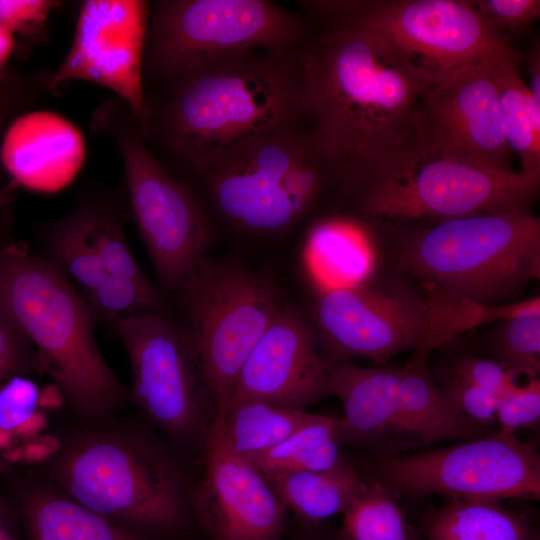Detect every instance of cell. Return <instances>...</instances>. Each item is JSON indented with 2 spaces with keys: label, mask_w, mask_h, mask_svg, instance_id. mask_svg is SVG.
Instances as JSON below:
<instances>
[{
  "label": "cell",
  "mask_w": 540,
  "mask_h": 540,
  "mask_svg": "<svg viewBox=\"0 0 540 540\" xmlns=\"http://www.w3.org/2000/svg\"><path fill=\"white\" fill-rule=\"evenodd\" d=\"M303 68L309 125L340 166L349 201L413 145L418 105L437 79L359 28L322 27Z\"/></svg>",
  "instance_id": "1"
},
{
  "label": "cell",
  "mask_w": 540,
  "mask_h": 540,
  "mask_svg": "<svg viewBox=\"0 0 540 540\" xmlns=\"http://www.w3.org/2000/svg\"><path fill=\"white\" fill-rule=\"evenodd\" d=\"M303 49L228 55L146 87V146L192 177L252 137L309 124Z\"/></svg>",
  "instance_id": "2"
},
{
  "label": "cell",
  "mask_w": 540,
  "mask_h": 540,
  "mask_svg": "<svg viewBox=\"0 0 540 540\" xmlns=\"http://www.w3.org/2000/svg\"><path fill=\"white\" fill-rule=\"evenodd\" d=\"M192 178L212 223L250 237L286 234L347 200L343 172L309 124L252 137Z\"/></svg>",
  "instance_id": "3"
},
{
  "label": "cell",
  "mask_w": 540,
  "mask_h": 540,
  "mask_svg": "<svg viewBox=\"0 0 540 540\" xmlns=\"http://www.w3.org/2000/svg\"><path fill=\"white\" fill-rule=\"evenodd\" d=\"M522 309L521 302L476 306L389 266L359 284L321 289L312 323L328 362L365 357L383 366L408 350L431 353L477 326Z\"/></svg>",
  "instance_id": "4"
},
{
  "label": "cell",
  "mask_w": 540,
  "mask_h": 540,
  "mask_svg": "<svg viewBox=\"0 0 540 540\" xmlns=\"http://www.w3.org/2000/svg\"><path fill=\"white\" fill-rule=\"evenodd\" d=\"M388 229L391 267L481 307L515 301L540 277V218L513 209Z\"/></svg>",
  "instance_id": "5"
},
{
  "label": "cell",
  "mask_w": 540,
  "mask_h": 540,
  "mask_svg": "<svg viewBox=\"0 0 540 540\" xmlns=\"http://www.w3.org/2000/svg\"><path fill=\"white\" fill-rule=\"evenodd\" d=\"M0 302L76 411L97 417L124 404L127 390L96 344L85 298L46 257L18 243L0 248Z\"/></svg>",
  "instance_id": "6"
},
{
  "label": "cell",
  "mask_w": 540,
  "mask_h": 540,
  "mask_svg": "<svg viewBox=\"0 0 540 540\" xmlns=\"http://www.w3.org/2000/svg\"><path fill=\"white\" fill-rule=\"evenodd\" d=\"M52 478L74 501L145 534L174 533L186 518L180 465L165 446L136 431L79 437L55 460Z\"/></svg>",
  "instance_id": "7"
},
{
  "label": "cell",
  "mask_w": 540,
  "mask_h": 540,
  "mask_svg": "<svg viewBox=\"0 0 540 540\" xmlns=\"http://www.w3.org/2000/svg\"><path fill=\"white\" fill-rule=\"evenodd\" d=\"M540 178L502 172L412 145L348 203L374 226L432 224L530 209Z\"/></svg>",
  "instance_id": "8"
},
{
  "label": "cell",
  "mask_w": 540,
  "mask_h": 540,
  "mask_svg": "<svg viewBox=\"0 0 540 540\" xmlns=\"http://www.w3.org/2000/svg\"><path fill=\"white\" fill-rule=\"evenodd\" d=\"M96 132L109 137L122 160L130 212L155 271L176 290L208 255L214 225L188 182L175 177L146 146L139 119L118 98L92 116Z\"/></svg>",
  "instance_id": "9"
},
{
  "label": "cell",
  "mask_w": 540,
  "mask_h": 540,
  "mask_svg": "<svg viewBox=\"0 0 540 540\" xmlns=\"http://www.w3.org/2000/svg\"><path fill=\"white\" fill-rule=\"evenodd\" d=\"M314 35L299 15L268 0L150 1L143 84L250 50H299Z\"/></svg>",
  "instance_id": "10"
},
{
  "label": "cell",
  "mask_w": 540,
  "mask_h": 540,
  "mask_svg": "<svg viewBox=\"0 0 540 540\" xmlns=\"http://www.w3.org/2000/svg\"><path fill=\"white\" fill-rule=\"evenodd\" d=\"M176 290L215 398L216 417L249 354L286 303L260 271L208 256Z\"/></svg>",
  "instance_id": "11"
},
{
  "label": "cell",
  "mask_w": 540,
  "mask_h": 540,
  "mask_svg": "<svg viewBox=\"0 0 540 540\" xmlns=\"http://www.w3.org/2000/svg\"><path fill=\"white\" fill-rule=\"evenodd\" d=\"M299 6L321 27L376 33L438 79L489 56L506 38L467 0H310Z\"/></svg>",
  "instance_id": "12"
},
{
  "label": "cell",
  "mask_w": 540,
  "mask_h": 540,
  "mask_svg": "<svg viewBox=\"0 0 540 540\" xmlns=\"http://www.w3.org/2000/svg\"><path fill=\"white\" fill-rule=\"evenodd\" d=\"M374 471L376 481L395 497L540 498L539 453L515 432L505 430L443 448L376 458Z\"/></svg>",
  "instance_id": "13"
},
{
  "label": "cell",
  "mask_w": 540,
  "mask_h": 540,
  "mask_svg": "<svg viewBox=\"0 0 540 540\" xmlns=\"http://www.w3.org/2000/svg\"><path fill=\"white\" fill-rule=\"evenodd\" d=\"M115 327L129 356L137 405L178 442L205 437L216 402L186 327L163 314L131 318Z\"/></svg>",
  "instance_id": "14"
},
{
  "label": "cell",
  "mask_w": 540,
  "mask_h": 540,
  "mask_svg": "<svg viewBox=\"0 0 540 540\" xmlns=\"http://www.w3.org/2000/svg\"><path fill=\"white\" fill-rule=\"evenodd\" d=\"M490 55L438 78L426 91L415 114L413 145L494 170L515 172Z\"/></svg>",
  "instance_id": "15"
},
{
  "label": "cell",
  "mask_w": 540,
  "mask_h": 540,
  "mask_svg": "<svg viewBox=\"0 0 540 540\" xmlns=\"http://www.w3.org/2000/svg\"><path fill=\"white\" fill-rule=\"evenodd\" d=\"M150 1L86 0L80 5L71 47L51 73V89L74 80L116 94L141 123L147 112L143 60Z\"/></svg>",
  "instance_id": "16"
},
{
  "label": "cell",
  "mask_w": 540,
  "mask_h": 540,
  "mask_svg": "<svg viewBox=\"0 0 540 540\" xmlns=\"http://www.w3.org/2000/svg\"><path fill=\"white\" fill-rule=\"evenodd\" d=\"M331 365L313 323L286 304L249 354L227 405L257 399L305 410L332 395Z\"/></svg>",
  "instance_id": "17"
},
{
  "label": "cell",
  "mask_w": 540,
  "mask_h": 540,
  "mask_svg": "<svg viewBox=\"0 0 540 540\" xmlns=\"http://www.w3.org/2000/svg\"><path fill=\"white\" fill-rule=\"evenodd\" d=\"M206 469L189 495L198 521L211 540H280L287 508L264 475L227 451L216 434H205Z\"/></svg>",
  "instance_id": "18"
},
{
  "label": "cell",
  "mask_w": 540,
  "mask_h": 540,
  "mask_svg": "<svg viewBox=\"0 0 540 540\" xmlns=\"http://www.w3.org/2000/svg\"><path fill=\"white\" fill-rule=\"evenodd\" d=\"M399 380V368L332 363L331 394L339 398L343 408L338 427L340 444L365 447L376 458L409 452L403 431Z\"/></svg>",
  "instance_id": "19"
},
{
  "label": "cell",
  "mask_w": 540,
  "mask_h": 540,
  "mask_svg": "<svg viewBox=\"0 0 540 540\" xmlns=\"http://www.w3.org/2000/svg\"><path fill=\"white\" fill-rule=\"evenodd\" d=\"M305 244L308 267L322 289L359 284L378 269L366 228L357 218H319Z\"/></svg>",
  "instance_id": "20"
},
{
  "label": "cell",
  "mask_w": 540,
  "mask_h": 540,
  "mask_svg": "<svg viewBox=\"0 0 540 540\" xmlns=\"http://www.w3.org/2000/svg\"><path fill=\"white\" fill-rule=\"evenodd\" d=\"M20 515L26 540H153L49 490L27 492Z\"/></svg>",
  "instance_id": "21"
},
{
  "label": "cell",
  "mask_w": 540,
  "mask_h": 540,
  "mask_svg": "<svg viewBox=\"0 0 540 540\" xmlns=\"http://www.w3.org/2000/svg\"><path fill=\"white\" fill-rule=\"evenodd\" d=\"M508 145L519 158L520 173L540 178V105L519 68L516 51L505 41L490 55Z\"/></svg>",
  "instance_id": "22"
},
{
  "label": "cell",
  "mask_w": 540,
  "mask_h": 540,
  "mask_svg": "<svg viewBox=\"0 0 540 540\" xmlns=\"http://www.w3.org/2000/svg\"><path fill=\"white\" fill-rule=\"evenodd\" d=\"M287 510L306 525L344 511L363 490L366 481L346 460L322 471H292L263 474Z\"/></svg>",
  "instance_id": "23"
},
{
  "label": "cell",
  "mask_w": 540,
  "mask_h": 540,
  "mask_svg": "<svg viewBox=\"0 0 540 540\" xmlns=\"http://www.w3.org/2000/svg\"><path fill=\"white\" fill-rule=\"evenodd\" d=\"M317 415L262 400L244 399L228 404L221 415L214 417L209 428L227 451L245 456L280 444Z\"/></svg>",
  "instance_id": "24"
},
{
  "label": "cell",
  "mask_w": 540,
  "mask_h": 540,
  "mask_svg": "<svg viewBox=\"0 0 540 540\" xmlns=\"http://www.w3.org/2000/svg\"><path fill=\"white\" fill-rule=\"evenodd\" d=\"M427 540H538L528 519L499 501L451 499L424 520Z\"/></svg>",
  "instance_id": "25"
},
{
  "label": "cell",
  "mask_w": 540,
  "mask_h": 540,
  "mask_svg": "<svg viewBox=\"0 0 540 540\" xmlns=\"http://www.w3.org/2000/svg\"><path fill=\"white\" fill-rule=\"evenodd\" d=\"M339 421L317 415L280 444L240 457L262 474L332 469L346 460L340 452Z\"/></svg>",
  "instance_id": "26"
},
{
  "label": "cell",
  "mask_w": 540,
  "mask_h": 540,
  "mask_svg": "<svg viewBox=\"0 0 540 540\" xmlns=\"http://www.w3.org/2000/svg\"><path fill=\"white\" fill-rule=\"evenodd\" d=\"M44 237L48 250L45 257L82 295L101 283L105 272L92 236L86 195L68 215L48 224Z\"/></svg>",
  "instance_id": "27"
},
{
  "label": "cell",
  "mask_w": 540,
  "mask_h": 540,
  "mask_svg": "<svg viewBox=\"0 0 540 540\" xmlns=\"http://www.w3.org/2000/svg\"><path fill=\"white\" fill-rule=\"evenodd\" d=\"M485 350L514 375L538 378L540 373V301L511 317L490 323Z\"/></svg>",
  "instance_id": "28"
},
{
  "label": "cell",
  "mask_w": 540,
  "mask_h": 540,
  "mask_svg": "<svg viewBox=\"0 0 540 540\" xmlns=\"http://www.w3.org/2000/svg\"><path fill=\"white\" fill-rule=\"evenodd\" d=\"M343 514L345 540H415L396 497L378 481L366 482Z\"/></svg>",
  "instance_id": "29"
},
{
  "label": "cell",
  "mask_w": 540,
  "mask_h": 540,
  "mask_svg": "<svg viewBox=\"0 0 540 540\" xmlns=\"http://www.w3.org/2000/svg\"><path fill=\"white\" fill-rule=\"evenodd\" d=\"M96 322L117 325L131 318L163 314V300L149 282L104 277L100 284L83 294Z\"/></svg>",
  "instance_id": "30"
},
{
  "label": "cell",
  "mask_w": 540,
  "mask_h": 540,
  "mask_svg": "<svg viewBox=\"0 0 540 540\" xmlns=\"http://www.w3.org/2000/svg\"><path fill=\"white\" fill-rule=\"evenodd\" d=\"M47 96L54 94L51 73L46 70L23 74L7 72L0 78V149L15 120L30 113Z\"/></svg>",
  "instance_id": "31"
},
{
  "label": "cell",
  "mask_w": 540,
  "mask_h": 540,
  "mask_svg": "<svg viewBox=\"0 0 540 540\" xmlns=\"http://www.w3.org/2000/svg\"><path fill=\"white\" fill-rule=\"evenodd\" d=\"M436 370L476 385L498 397L518 385L516 377L499 364L487 357L469 352L447 358Z\"/></svg>",
  "instance_id": "32"
},
{
  "label": "cell",
  "mask_w": 540,
  "mask_h": 540,
  "mask_svg": "<svg viewBox=\"0 0 540 540\" xmlns=\"http://www.w3.org/2000/svg\"><path fill=\"white\" fill-rule=\"evenodd\" d=\"M432 375L440 389L464 415L480 425L494 427L500 397L437 370Z\"/></svg>",
  "instance_id": "33"
},
{
  "label": "cell",
  "mask_w": 540,
  "mask_h": 540,
  "mask_svg": "<svg viewBox=\"0 0 540 540\" xmlns=\"http://www.w3.org/2000/svg\"><path fill=\"white\" fill-rule=\"evenodd\" d=\"M38 369L37 353L0 302V385Z\"/></svg>",
  "instance_id": "34"
},
{
  "label": "cell",
  "mask_w": 540,
  "mask_h": 540,
  "mask_svg": "<svg viewBox=\"0 0 540 540\" xmlns=\"http://www.w3.org/2000/svg\"><path fill=\"white\" fill-rule=\"evenodd\" d=\"M61 4L55 0H0V22L14 35L43 42L49 15Z\"/></svg>",
  "instance_id": "35"
},
{
  "label": "cell",
  "mask_w": 540,
  "mask_h": 540,
  "mask_svg": "<svg viewBox=\"0 0 540 540\" xmlns=\"http://www.w3.org/2000/svg\"><path fill=\"white\" fill-rule=\"evenodd\" d=\"M540 419V380L530 379L517 385L499 398L496 422L499 430L515 432L516 429L535 426Z\"/></svg>",
  "instance_id": "36"
},
{
  "label": "cell",
  "mask_w": 540,
  "mask_h": 540,
  "mask_svg": "<svg viewBox=\"0 0 540 540\" xmlns=\"http://www.w3.org/2000/svg\"><path fill=\"white\" fill-rule=\"evenodd\" d=\"M475 10L494 29L514 33L527 29L540 16L539 0H477Z\"/></svg>",
  "instance_id": "37"
},
{
  "label": "cell",
  "mask_w": 540,
  "mask_h": 540,
  "mask_svg": "<svg viewBox=\"0 0 540 540\" xmlns=\"http://www.w3.org/2000/svg\"><path fill=\"white\" fill-rule=\"evenodd\" d=\"M39 390L24 376L10 378L0 386V428L13 431L36 410Z\"/></svg>",
  "instance_id": "38"
},
{
  "label": "cell",
  "mask_w": 540,
  "mask_h": 540,
  "mask_svg": "<svg viewBox=\"0 0 540 540\" xmlns=\"http://www.w3.org/2000/svg\"><path fill=\"white\" fill-rule=\"evenodd\" d=\"M23 462L29 464L43 463L61 450L59 439L52 435H39L28 439L22 445Z\"/></svg>",
  "instance_id": "39"
},
{
  "label": "cell",
  "mask_w": 540,
  "mask_h": 540,
  "mask_svg": "<svg viewBox=\"0 0 540 540\" xmlns=\"http://www.w3.org/2000/svg\"><path fill=\"white\" fill-rule=\"evenodd\" d=\"M526 68L529 78L528 88L535 102L540 105V45L534 39L526 54Z\"/></svg>",
  "instance_id": "40"
},
{
  "label": "cell",
  "mask_w": 540,
  "mask_h": 540,
  "mask_svg": "<svg viewBox=\"0 0 540 540\" xmlns=\"http://www.w3.org/2000/svg\"><path fill=\"white\" fill-rule=\"evenodd\" d=\"M17 519L16 510L0 496V540H19Z\"/></svg>",
  "instance_id": "41"
},
{
  "label": "cell",
  "mask_w": 540,
  "mask_h": 540,
  "mask_svg": "<svg viewBox=\"0 0 540 540\" xmlns=\"http://www.w3.org/2000/svg\"><path fill=\"white\" fill-rule=\"evenodd\" d=\"M48 426V418L41 410H36L26 421L17 426L13 433L16 438L32 439L40 435Z\"/></svg>",
  "instance_id": "42"
},
{
  "label": "cell",
  "mask_w": 540,
  "mask_h": 540,
  "mask_svg": "<svg viewBox=\"0 0 540 540\" xmlns=\"http://www.w3.org/2000/svg\"><path fill=\"white\" fill-rule=\"evenodd\" d=\"M65 401L64 392L53 383L39 390L37 407L43 410H59L64 406Z\"/></svg>",
  "instance_id": "43"
},
{
  "label": "cell",
  "mask_w": 540,
  "mask_h": 540,
  "mask_svg": "<svg viewBox=\"0 0 540 540\" xmlns=\"http://www.w3.org/2000/svg\"><path fill=\"white\" fill-rule=\"evenodd\" d=\"M15 46V35L0 22V78L6 71L7 63L13 53Z\"/></svg>",
  "instance_id": "44"
},
{
  "label": "cell",
  "mask_w": 540,
  "mask_h": 540,
  "mask_svg": "<svg viewBox=\"0 0 540 540\" xmlns=\"http://www.w3.org/2000/svg\"><path fill=\"white\" fill-rule=\"evenodd\" d=\"M289 540H345L341 531L333 533L318 529V525L307 526L306 530Z\"/></svg>",
  "instance_id": "45"
},
{
  "label": "cell",
  "mask_w": 540,
  "mask_h": 540,
  "mask_svg": "<svg viewBox=\"0 0 540 540\" xmlns=\"http://www.w3.org/2000/svg\"><path fill=\"white\" fill-rule=\"evenodd\" d=\"M17 186L18 185L15 182L13 183V181L0 186V224L4 220V217L15 197V190Z\"/></svg>",
  "instance_id": "46"
},
{
  "label": "cell",
  "mask_w": 540,
  "mask_h": 540,
  "mask_svg": "<svg viewBox=\"0 0 540 540\" xmlns=\"http://www.w3.org/2000/svg\"><path fill=\"white\" fill-rule=\"evenodd\" d=\"M4 459L8 463H19L23 461V447L22 445H12L5 449L2 453Z\"/></svg>",
  "instance_id": "47"
},
{
  "label": "cell",
  "mask_w": 540,
  "mask_h": 540,
  "mask_svg": "<svg viewBox=\"0 0 540 540\" xmlns=\"http://www.w3.org/2000/svg\"><path fill=\"white\" fill-rule=\"evenodd\" d=\"M16 436L13 431L0 428V450L3 451L14 445Z\"/></svg>",
  "instance_id": "48"
}]
</instances>
